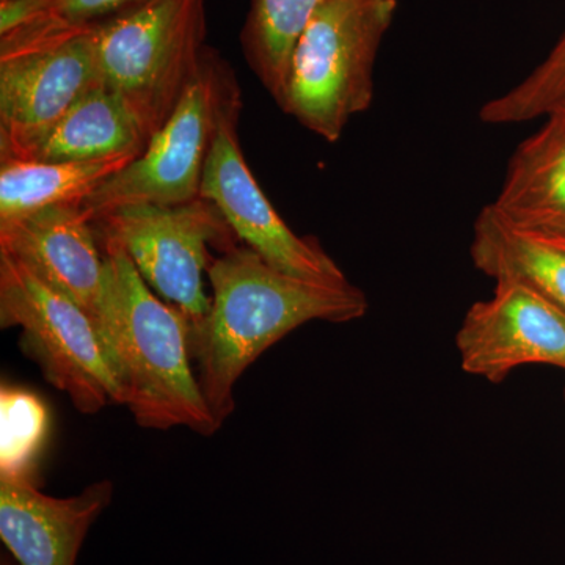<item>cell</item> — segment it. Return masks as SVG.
Instances as JSON below:
<instances>
[{
  "label": "cell",
  "mask_w": 565,
  "mask_h": 565,
  "mask_svg": "<svg viewBox=\"0 0 565 565\" xmlns=\"http://www.w3.org/2000/svg\"><path fill=\"white\" fill-rule=\"evenodd\" d=\"M210 313L191 323L196 381L215 422L233 415L234 386L270 345L313 321L344 323L366 315V294L351 281L319 282L275 269L250 247H234L207 267Z\"/></svg>",
  "instance_id": "6da1fadb"
},
{
  "label": "cell",
  "mask_w": 565,
  "mask_h": 565,
  "mask_svg": "<svg viewBox=\"0 0 565 565\" xmlns=\"http://www.w3.org/2000/svg\"><path fill=\"white\" fill-rule=\"evenodd\" d=\"M103 291L95 322L121 386L122 405L145 429H221L204 401L192 366L191 322L163 303L117 241L98 234Z\"/></svg>",
  "instance_id": "7a4b0ae2"
},
{
  "label": "cell",
  "mask_w": 565,
  "mask_h": 565,
  "mask_svg": "<svg viewBox=\"0 0 565 565\" xmlns=\"http://www.w3.org/2000/svg\"><path fill=\"white\" fill-rule=\"evenodd\" d=\"M92 33L104 85L150 140L199 73L207 46L204 0H147Z\"/></svg>",
  "instance_id": "3957f363"
},
{
  "label": "cell",
  "mask_w": 565,
  "mask_h": 565,
  "mask_svg": "<svg viewBox=\"0 0 565 565\" xmlns=\"http://www.w3.org/2000/svg\"><path fill=\"white\" fill-rule=\"evenodd\" d=\"M396 0H326L294 51L280 109L334 143L374 102L379 50Z\"/></svg>",
  "instance_id": "277c9868"
},
{
  "label": "cell",
  "mask_w": 565,
  "mask_h": 565,
  "mask_svg": "<svg viewBox=\"0 0 565 565\" xmlns=\"http://www.w3.org/2000/svg\"><path fill=\"white\" fill-rule=\"evenodd\" d=\"M241 103L230 63L206 46L195 79L166 125L128 167L82 203L92 222L129 204L173 206L199 199L204 167L225 115Z\"/></svg>",
  "instance_id": "5b68a950"
},
{
  "label": "cell",
  "mask_w": 565,
  "mask_h": 565,
  "mask_svg": "<svg viewBox=\"0 0 565 565\" xmlns=\"http://www.w3.org/2000/svg\"><path fill=\"white\" fill-rule=\"evenodd\" d=\"M0 326L21 327L22 351L81 414L95 415L106 405H122L121 386L95 319L3 250Z\"/></svg>",
  "instance_id": "8992f818"
},
{
  "label": "cell",
  "mask_w": 565,
  "mask_h": 565,
  "mask_svg": "<svg viewBox=\"0 0 565 565\" xmlns=\"http://www.w3.org/2000/svg\"><path fill=\"white\" fill-rule=\"evenodd\" d=\"M93 223L96 233L125 248L150 288L189 322L206 318L212 299L202 277L211 264L210 245L225 253L236 247L237 237L214 203L199 196L173 206L129 204Z\"/></svg>",
  "instance_id": "52a82bcc"
},
{
  "label": "cell",
  "mask_w": 565,
  "mask_h": 565,
  "mask_svg": "<svg viewBox=\"0 0 565 565\" xmlns=\"http://www.w3.org/2000/svg\"><path fill=\"white\" fill-rule=\"evenodd\" d=\"M92 28L0 35V158L43 136L103 85Z\"/></svg>",
  "instance_id": "ba28073f"
},
{
  "label": "cell",
  "mask_w": 565,
  "mask_h": 565,
  "mask_svg": "<svg viewBox=\"0 0 565 565\" xmlns=\"http://www.w3.org/2000/svg\"><path fill=\"white\" fill-rule=\"evenodd\" d=\"M241 107L243 104H237L223 118L204 167L200 196L214 203L234 234L275 269L303 280L348 282L321 245L297 236L264 195L241 150Z\"/></svg>",
  "instance_id": "9c48e42d"
},
{
  "label": "cell",
  "mask_w": 565,
  "mask_h": 565,
  "mask_svg": "<svg viewBox=\"0 0 565 565\" xmlns=\"http://www.w3.org/2000/svg\"><path fill=\"white\" fill-rule=\"evenodd\" d=\"M456 348L465 373L492 384L527 364L565 371V311L525 285L494 282L465 315Z\"/></svg>",
  "instance_id": "30bf717a"
},
{
  "label": "cell",
  "mask_w": 565,
  "mask_h": 565,
  "mask_svg": "<svg viewBox=\"0 0 565 565\" xmlns=\"http://www.w3.org/2000/svg\"><path fill=\"white\" fill-rule=\"evenodd\" d=\"M111 494L107 479L76 497L54 498L41 493L31 476L0 473V537L18 565H76Z\"/></svg>",
  "instance_id": "8fae6325"
},
{
  "label": "cell",
  "mask_w": 565,
  "mask_h": 565,
  "mask_svg": "<svg viewBox=\"0 0 565 565\" xmlns=\"http://www.w3.org/2000/svg\"><path fill=\"white\" fill-rule=\"evenodd\" d=\"M0 250L95 318L104 259L95 223L81 206H51L0 223Z\"/></svg>",
  "instance_id": "7c38bea8"
},
{
  "label": "cell",
  "mask_w": 565,
  "mask_h": 565,
  "mask_svg": "<svg viewBox=\"0 0 565 565\" xmlns=\"http://www.w3.org/2000/svg\"><path fill=\"white\" fill-rule=\"evenodd\" d=\"M490 204L519 232L565 241V121L557 115L515 148Z\"/></svg>",
  "instance_id": "4fadbf2b"
},
{
  "label": "cell",
  "mask_w": 565,
  "mask_h": 565,
  "mask_svg": "<svg viewBox=\"0 0 565 565\" xmlns=\"http://www.w3.org/2000/svg\"><path fill=\"white\" fill-rule=\"evenodd\" d=\"M139 122L106 85L93 88L43 136L0 159L39 162L93 161L143 152Z\"/></svg>",
  "instance_id": "5bb4252c"
},
{
  "label": "cell",
  "mask_w": 565,
  "mask_h": 565,
  "mask_svg": "<svg viewBox=\"0 0 565 565\" xmlns=\"http://www.w3.org/2000/svg\"><path fill=\"white\" fill-rule=\"evenodd\" d=\"M470 256L479 273L494 282H520L565 311V250L512 228L492 204L479 212Z\"/></svg>",
  "instance_id": "9a60e30c"
},
{
  "label": "cell",
  "mask_w": 565,
  "mask_h": 565,
  "mask_svg": "<svg viewBox=\"0 0 565 565\" xmlns=\"http://www.w3.org/2000/svg\"><path fill=\"white\" fill-rule=\"evenodd\" d=\"M140 152L93 161L39 162L0 159V223L51 206H82L104 181L136 161Z\"/></svg>",
  "instance_id": "2e32d148"
},
{
  "label": "cell",
  "mask_w": 565,
  "mask_h": 565,
  "mask_svg": "<svg viewBox=\"0 0 565 565\" xmlns=\"http://www.w3.org/2000/svg\"><path fill=\"white\" fill-rule=\"evenodd\" d=\"M326 0H253L241 43L248 65L280 106L297 43Z\"/></svg>",
  "instance_id": "e0dca14e"
},
{
  "label": "cell",
  "mask_w": 565,
  "mask_h": 565,
  "mask_svg": "<svg viewBox=\"0 0 565 565\" xmlns=\"http://www.w3.org/2000/svg\"><path fill=\"white\" fill-rule=\"evenodd\" d=\"M565 106V32L530 74L479 110L486 125H519L546 118Z\"/></svg>",
  "instance_id": "ac0fdd59"
},
{
  "label": "cell",
  "mask_w": 565,
  "mask_h": 565,
  "mask_svg": "<svg viewBox=\"0 0 565 565\" xmlns=\"http://www.w3.org/2000/svg\"><path fill=\"white\" fill-rule=\"evenodd\" d=\"M147 0H6L0 2V35L20 29L92 28Z\"/></svg>",
  "instance_id": "d6986e66"
},
{
  "label": "cell",
  "mask_w": 565,
  "mask_h": 565,
  "mask_svg": "<svg viewBox=\"0 0 565 565\" xmlns=\"http://www.w3.org/2000/svg\"><path fill=\"white\" fill-rule=\"evenodd\" d=\"M0 473L32 476L35 457L46 440L47 414L39 397L22 390L3 388Z\"/></svg>",
  "instance_id": "ffe728a7"
},
{
  "label": "cell",
  "mask_w": 565,
  "mask_h": 565,
  "mask_svg": "<svg viewBox=\"0 0 565 565\" xmlns=\"http://www.w3.org/2000/svg\"><path fill=\"white\" fill-rule=\"evenodd\" d=\"M0 565H18L17 561L11 556H2V561H0Z\"/></svg>",
  "instance_id": "44dd1931"
},
{
  "label": "cell",
  "mask_w": 565,
  "mask_h": 565,
  "mask_svg": "<svg viewBox=\"0 0 565 565\" xmlns=\"http://www.w3.org/2000/svg\"><path fill=\"white\" fill-rule=\"evenodd\" d=\"M539 239H541V237H539ZM544 241H546V243H550V244H555V245H557V247L563 248V250H565V241H563V239H544Z\"/></svg>",
  "instance_id": "7402d4cb"
},
{
  "label": "cell",
  "mask_w": 565,
  "mask_h": 565,
  "mask_svg": "<svg viewBox=\"0 0 565 565\" xmlns=\"http://www.w3.org/2000/svg\"><path fill=\"white\" fill-rule=\"evenodd\" d=\"M553 115H557V117H559L561 120L565 121V106L561 107V109L556 110L555 114Z\"/></svg>",
  "instance_id": "603a6c76"
},
{
  "label": "cell",
  "mask_w": 565,
  "mask_h": 565,
  "mask_svg": "<svg viewBox=\"0 0 565 565\" xmlns=\"http://www.w3.org/2000/svg\"><path fill=\"white\" fill-rule=\"evenodd\" d=\"M0 2H6V0H0Z\"/></svg>",
  "instance_id": "cb8c5ba5"
}]
</instances>
